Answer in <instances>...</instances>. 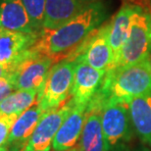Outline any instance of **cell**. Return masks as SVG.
Segmentation results:
<instances>
[{
  "instance_id": "cell-13",
  "label": "cell",
  "mask_w": 151,
  "mask_h": 151,
  "mask_svg": "<svg viewBox=\"0 0 151 151\" xmlns=\"http://www.w3.org/2000/svg\"><path fill=\"white\" fill-rule=\"evenodd\" d=\"M86 107L74 103L73 109L63 122L53 139L52 148L54 151H69L76 146L83 132Z\"/></svg>"
},
{
  "instance_id": "cell-22",
  "label": "cell",
  "mask_w": 151,
  "mask_h": 151,
  "mask_svg": "<svg viewBox=\"0 0 151 151\" xmlns=\"http://www.w3.org/2000/svg\"><path fill=\"white\" fill-rule=\"evenodd\" d=\"M112 151H129V149L124 145V144H119V145L115 146L112 148Z\"/></svg>"
},
{
  "instance_id": "cell-26",
  "label": "cell",
  "mask_w": 151,
  "mask_h": 151,
  "mask_svg": "<svg viewBox=\"0 0 151 151\" xmlns=\"http://www.w3.org/2000/svg\"><path fill=\"white\" fill-rule=\"evenodd\" d=\"M134 151H149V150L146 149V148H137V150H134Z\"/></svg>"
},
{
  "instance_id": "cell-3",
  "label": "cell",
  "mask_w": 151,
  "mask_h": 151,
  "mask_svg": "<svg viewBox=\"0 0 151 151\" xmlns=\"http://www.w3.org/2000/svg\"><path fill=\"white\" fill-rule=\"evenodd\" d=\"M150 47L151 15L142 6L134 5L128 39L110 70L137 64L146 59L148 57Z\"/></svg>"
},
{
  "instance_id": "cell-24",
  "label": "cell",
  "mask_w": 151,
  "mask_h": 151,
  "mask_svg": "<svg viewBox=\"0 0 151 151\" xmlns=\"http://www.w3.org/2000/svg\"><path fill=\"white\" fill-rule=\"evenodd\" d=\"M0 151H9V149H8V146H7V145L1 146V147H0Z\"/></svg>"
},
{
  "instance_id": "cell-21",
  "label": "cell",
  "mask_w": 151,
  "mask_h": 151,
  "mask_svg": "<svg viewBox=\"0 0 151 151\" xmlns=\"http://www.w3.org/2000/svg\"><path fill=\"white\" fill-rule=\"evenodd\" d=\"M14 89L11 81L6 78H0V101L11 94L12 90Z\"/></svg>"
},
{
  "instance_id": "cell-14",
  "label": "cell",
  "mask_w": 151,
  "mask_h": 151,
  "mask_svg": "<svg viewBox=\"0 0 151 151\" xmlns=\"http://www.w3.org/2000/svg\"><path fill=\"white\" fill-rule=\"evenodd\" d=\"M43 113L44 111L37 101L31 108L18 117L8 138L9 151H23Z\"/></svg>"
},
{
  "instance_id": "cell-2",
  "label": "cell",
  "mask_w": 151,
  "mask_h": 151,
  "mask_svg": "<svg viewBox=\"0 0 151 151\" xmlns=\"http://www.w3.org/2000/svg\"><path fill=\"white\" fill-rule=\"evenodd\" d=\"M97 91L103 98L123 101L151 92V65L148 57L137 64L108 71Z\"/></svg>"
},
{
  "instance_id": "cell-16",
  "label": "cell",
  "mask_w": 151,
  "mask_h": 151,
  "mask_svg": "<svg viewBox=\"0 0 151 151\" xmlns=\"http://www.w3.org/2000/svg\"><path fill=\"white\" fill-rule=\"evenodd\" d=\"M127 102L135 134L143 143L151 146V92Z\"/></svg>"
},
{
  "instance_id": "cell-10",
  "label": "cell",
  "mask_w": 151,
  "mask_h": 151,
  "mask_svg": "<svg viewBox=\"0 0 151 151\" xmlns=\"http://www.w3.org/2000/svg\"><path fill=\"white\" fill-rule=\"evenodd\" d=\"M108 32L109 23L99 27L81 48L77 56L92 68L105 73L112 68L114 63V53L108 40Z\"/></svg>"
},
{
  "instance_id": "cell-4",
  "label": "cell",
  "mask_w": 151,
  "mask_h": 151,
  "mask_svg": "<svg viewBox=\"0 0 151 151\" xmlns=\"http://www.w3.org/2000/svg\"><path fill=\"white\" fill-rule=\"evenodd\" d=\"M75 69V59L62 60L51 67L43 89L37 95V100L44 112L61 106L70 98Z\"/></svg>"
},
{
  "instance_id": "cell-27",
  "label": "cell",
  "mask_w": 151,
  "mask_h": 151,
  "mask_svg": "<svg viewBox=\"0 0 151 151\" xmlns=\"http://www.w3.org/2000/svg\"><path fill=\"white\" fill-rule=\"evenodd\" d=\"M149 1V5H150V8H151V0H148Z\"/></svg>"
},
{
  "instance_id": "cell-1",
  "label": "cell",
  "mask_w": 151,
  "mask_h": 151,
  "mask_svg": "<svg viewBox=\"0 0 151 151\" xmlns=\"http://www.w3.org/2000/svg\"><path fill=\"white\" fill-rule=\"evenodd\" d=\"M106 15L103 3L96 0L59 28L41 31L31 49L38 55L49 57L54 63L75 59L90 35L102 26Z\"/></svg>"
},
{
  "instance_id": "cell-15",
  "label": "cell",
  "mask_w": 151,
  "mask_h": 151,
  "mask_svg": "<svg viewBox=\"0 0 151 151\" xmlns=\"http://www.w3.org/2000/svg\"><path fill=\"white\" fill-rule=\"evenodd\" d=\"M0 29L24 34L35 31L22 0H0Z\"/></svg>"
},
{
  "instance_id": "cell-25",
  "label": "cell",
  "mask_w": 151,
  "mask_h": 151,
  "mask_svg": "<svg viewBox=\"0 0 151 151\" xmlns=\"http://www.w3.org/2000/svg\"><path fill=\"white\" fill-rule=\"evenodd\" d=\"M148 60H149L150 65H151V47H150V50H149V53H148Z\"/></svg>"
},
{
  "instance_id": "cell-12",
  "label": "cell",
  "mask_w": 151,
  "mask_h": 151,
  "mask_svg": "<svg viewBox=\"0 0 151 151\" xmlns=\"http://www.w3.org/2000/svg\"><path fill=\"white\" fill-rule=\"evenodd\" d=\"M96 0H46L42 31H51L73 19Z\"/></svg>"
},
{
  "instance_id": "cell-9",
  "label": "cell",
  "mask_w": 151,
  "mask_h": 151,
  "mask_svg": "<svg viewBox=\"0 0 151 151\" xmlns=\"http://www.w3.org/2000/svg\"><path fill=\"white\" fill-rule=\"evenodd\" d=\"M102 102L103 97L96 92L87 105L78 151H110L102 129Z\"/></svg>"
},
{
  "instance_id": "cell-19",
  "label": "cell",
  "mask_w": 151,
  "mask_h": 151,
  "mask_svg": "<svg viewBox=\"0 0 151 151\" xmlns=\"http://www.w3.org/2000/svg\"><path fill=\"white\" fill-rule=\"evenodd\" d=\"M22 2L28 12L35 31L40 32L43 29L46 0H22Z\"/></svg>"
},
{
  "instance_id": "cell-18",
  "label": "cell",
  "mask_w": 151,
  "mask_h": 151,
  "mask_svg": "<svg viewBox=\"0 0 151 151\" xmlns=\"http://www.w3.org/2000/svg\"><path fill=\"white\" fill-rule=\"evenodd\" d=\"M37 90H17L0 101V115L19 117L37 100Z\"/></svg>"
},
{
  "instance_id": "cell-8",
  "label": "cell",
  "mask_w": 151,
  "mask_h": 151,
  "mask_svg": "<svg viewBox=\"0 0 151 151\" xmlns=\"http://www.w3.org/2000/svg\"><path fill=\"white\" fill-rule=\"evenodd\" d=\"M39 34H24L0 29V66L7 72V78L13 69L28 55Z\"/></svg>"
},
{
  "instance_id": "cell-11",
  "label": "cell",
  "mask_w": 151,
  "mask_h": 151,
  "mask_svg": "<svg viewBox=\"0 0 151 151\" xmlns=\"http://www.w3.org/2000/svg\"><path fill=\"white\" fill-rule=\"evenodd\" d=\"M75 60L76 69L71 99L76 105L87 106L100 87L106 73L92 68L78 57Z\"/></svg>"
},
{
  "instance_id": "cell-23",
  "label": "cell",
  "mask_w": 151,
  "mask_h": 151,
  "mask_svg": "<svg viewBox=\"0 0 151 151\" xmlns=\"http://www.w3.org/2000/svg\"><path fill=\"white\" fill-rule=\"evenodd\" d=\"M7 78V72L4 70V68H3L2 66H0V78Z\"/></svg>"
},
{
  "instance_id": "cell-20",
  "label": "cell",
  "mask_w": 151,
  "mask_h": 151,
  "mask_svg": "<svg viewBox=\"0 0 151 151\" xmlns=\"http://www.w3.org/2000/svg\"><path fill=\"white\" fill-rule=\"evenodd\" d=\"M17 119L15 115H0V147L7 145L12 127Z\"/></svg>"
},
{
  "instance_id": "cell-6",
  "label": "cell",
  "mask_w": 151,
  "mask_h": 151,
  "mask_svg": "<svg viewBox=\"0 0 151 151\" xmlns=\"http://www.w3.org/2000/svg\"><path fill=\"white\" fill-rule=\"evenodd\" d=\"M54 62L46 56L29 52L8 76L14 89L37 90L38 94L43 89L48 74Z\"/></svg>"
},
{
  "instance_id": "cell-17",
  "label": "cell",
  "mask_w": 151,
  "mask_h": 151,
  "mask_svg": "<svg viewBox=\"0 0 151 151\" xmlns=\"http://www.w3.org/2000/svg\"><path fill=\"white\" fill-rule=\"evenodd\" d=\"M134 11V5L126 4L115 14L109 23L108 40L114 53V63L119 56L131 29V20ZM113 63V65H114ZM113 67V66H112Z\"/></svg>"
},
{
  "instance_id": "cell-7",
  "label": "cell",
  "mask_w": 151,
  "mask_h": 151,
  "mask_svg": "<svg viewBox=\"0 0 151 151\" xmlns=\"http://www.w3.org/2000/svg\"><path fill=\"white\" fill-rule=\"evenodd\" d=\"M73 106V100L69 98L61 106L42 114L37 128L23 151H49L57 132L70 114Z\"/></svg>"
},
{
  "instance_id": "cell-5",
  "label": "cell",
  "mask_w": 151,
  "mask_h": 151,
  "mask_svg": "<svg viewBox=\"0 0 151 151\" xmlns=\"http://www.w3.org/2000/svg\"><path fill=\"white\" fill-rule=\"evenodd\" d=\"M131 123L128 102L115 98H103L101 124L105 139L110 150L119 145L122 141L131 138Z\"/></svg>"
}]
</instances>
